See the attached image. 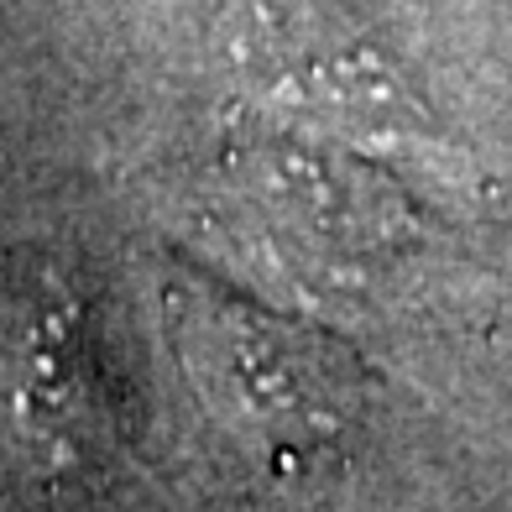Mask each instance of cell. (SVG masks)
Here are the masks:
<instances>
[{
    "mask_svg": "<svg viewBox=\"0 0 512 512\" xmlns=\"http://www.w3.org/2000/svg\"><path fill=\"white\" fill-rule=\"evenodd\" d=\"M199 324L209 345H215V371L204 382L225 392L246 424L251 418L267 424V418H288V413L293 424H304V418H314L319 429L330 424V398H314V392H330L324 361L293 351L288 335H267L256 319L220 324V314H199Z\"/></svg>",
    "mask_w": 512,
    "mask_h": 512,
    "instance_id": "1",
    "label": "cell"
}]
</instances>
